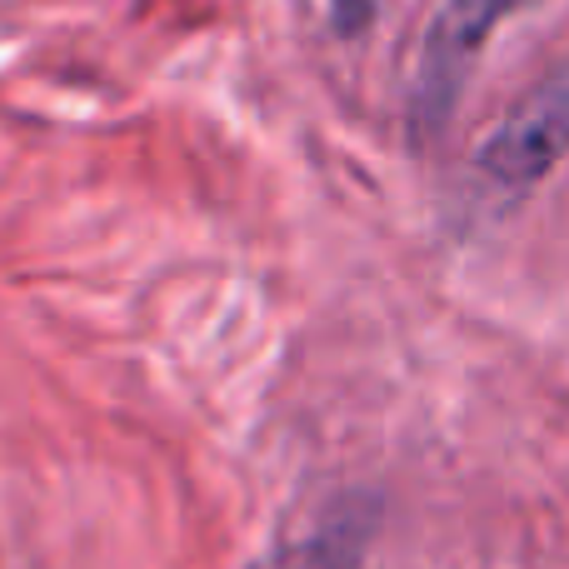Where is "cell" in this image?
Instances as JSON below:
<instances>
[{"mask_svg": "<svg viewBox=\"0 0 569 569\" xmlns=\"http://www.w3.org/2000/svg\"><path fill=\"white\" fill-rule=\"evenodd\" d=\"M569 156V66L540 86L475 156V170L505 196H525Z\"/></svg>", "mask_w": 569, "mask_h": 569, "instance_id": "obj_2", "label": "cell"}, {"mask_svg": "<svg viewBox=\"0 0 569 569\" xmlns=\"http://www.w3.org/2000/svg\"><path fill=\"white\" fill-rule=\"evenodd\" d=\"M370 0H335V26L345 30V36H355V30L365 26V20H370Z\"/></svg>", "mask_w": 569, "mask_h": 569, "instance_id": "obj_4", "label": "cell"}, {"mask_svg": "<svg viewBox=\"0 0 569 569\" xmlns=\"http://www.w3.org/2000/svg\"><path fill=\"white\" fill-rule=\"evenodd\" d=\"M525 6H535V0H445L435 10L420 46V66H415V100H410V116L420 136L445 126V116L460 100L465 76H470L475 56L485 50L490 30L500 20L520 16Z\"/></svg>", "mask_w": 569, "mask_h": 569, "instance_id": "obj_1", "label": "cell"}, {"mask_svg": "<svg viewBox=\"0 0 569 569\" xmlns=\"http://www.w3.org/2000/svg\"><path fill=\"white\" fill-rule=\"evenodd\" d=\"M375 505L370 500H340L310 535L290 540L270 560V569H355L370 545Z\"/></svg>", "mask_w": 569, "mask_h": 569, "instance_id": "obj_3", "label": "cell"}]
</instances>
